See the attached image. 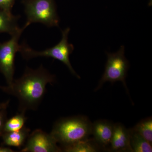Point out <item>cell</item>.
Returning <instances> with one entry per match:
<instances>
[{"label":"cell","instance_id":"cell-1","mask_svg":"<svg viewBox=\"0 0 152 152\" xmlns=\"http://www.w3.org/2000/svg\"><path fill=\"white\" fill-rule=\"evenodd\" d=\"M55 80V76L42 66L36 69L27 67L20 78L7 87L0 86V89L17 97L19 112L26 113L37 108L45 94L47 85L54 83Z\"/></svg>","mask_w":152,"mask_h":152},{"label":"cell","instance_id":"cell-2","mask_svg":"<svg viewBox=\"0 0 152 152\" xmlns=\"http://www.w3.org/2000/svg\"><path fill=\"white\" fill-rule=\"evenodd\" d=\"M91 128V123L86 117H69L57 121L50 134L57 143L65 146L88 140Z\"/></svg>","mask_w":152,"mask_h":152},{"label":"cell","instance_id":"cell-3","mask_svg":"<svg viewBox=\"0 0 152 152\" xmlns=\"http://www.w3.org/2000/svg\"><path fill=\"white\" fill-rule=\"evenodd\" d=\"M70 29L67 28L62 31V39L56 46L43 51H38L31 48L25 42L20 45L19 52L25 59L29 60L39 57H48L60 61L65 64L73 75L78 78L80 77L77 74L71 65L69 56L73 51V45L68 42V35Z\"/></svg>","mask_w":152,"mask_h":152},{"label":"cell","instance_id":"cell-4","mask_svg":"<svg viewBox=\"0 0 152 152\" xmlns=\"http://www.w3.org/2000/svg\"><path fill=\"white\" fill-rule=\"evenodd\" d=\"M25 6L26 27L34 23H41L48 27L59 26V20L53 0H27Z\"/></svg>","mask_w":152,"mask_h":152},{"label":"cell","instance_id":"cell-5","mask_svg":"<svg viewBox=\"0 0 152 152\" xmlns=\"http://www.w3.org/2000/svg\"><path fill=\"white\" fill-rule=\"evenodd\" d=\"M125 48L122 46L118 52L113 53H107V60L103 75L100 81L96 91L106 82H122L126 89V78L129 68V62L124 56Z\"/></svg>","mask_w":152,"mask_h":152},{"label":"cell","instance_id":"cell-6","mask_svg":"<svg viewBox=\"0 0 152 152\" xmlns=\"http://www.w3.org/2000/svg\"><path fill=\"white\" fill-rule=\"evenodd\" d=\"M26 28L24 26L11 36L8 41L0 43V72L4 76L8 86L12 84L14 80L15 57L20 50V37Z\"/></svg>","mask_w":152,"mask_h":152},{"label":"cell","instance_id":"cell-7","mask_svg":"<svg viewBox=\"0 0 152 152\" xmlns=\"http://www.w3.org/2000/svg\"><path fill=\"white\" fill-rule=\"evenodd\" d=\"M53 137L42 130L36 129L30 134L22 152H59L61 149Z\"/></svg>","mask_w":152,"mask_h":152},{"label":"cell","instance_id":"cell-8","mask_svg":"<svg viewBox=\"0 0 152 152\" xmlns=\"http://www.w3.org/2000/svg\"><path fill=\"white\" fill-rule=\"evenodd\" d=\"M110 145L113 151L133 152L130 145L129 130L121 124H114Z\"/></svg>","mask_w":152,"mask_h":152},{"label":"cell","instance_id":"cell-9","mask_svg":"<svg viewBox=\"0 0 152 152\" xmlns=\"http://www.w3.org/2000/svg\"><path fill=\"white\" fill-rule=\"evenodd\" d=\"M113 129L114 125L108 121L100 120L92 124L91 134L95 141L104 148L110 145Z\"/></svg>","mask_w":152,"mask_h":152},{"label":"cell","instance_id":"cell-10","mask_svg":"<svg viewBox=\"0 0 152 152\" xmlns=\"http://www.w3.org/2000/svg\"><path fill=\"white\" fill-rule=\"evenodd\" d=\"M30 129L24 126L19 131L3 133V145L21 148L24 145L30 134Z\"/></svg>","mask_w":152,"mask_h":152},{"label":"cell","instance_id":"cell-11","mask_svg":"<svg viewBox=\"0 0 152 152\" xmlns=\"http://www.w3.org/2000/svg\"><path fill=\"white\" fill-rule=\"evenodd\" d=\"M19 18L18 16L0 9V34L8 33L12 36L18 31L20 29L18 26Z\"/></svg>","mask_w":152,"mask_h":152},{"label":"cell","instance_id":"cell-12","mask_svg":"<svg viewBox=\"0 0 152 152\" xmlns=\"http://www.w3.org/2000/svg\"><path fill=\"white\" fill-rule=\"evenodd\" d=\"M130 145L133 152H152V145L133 128L129 130Z\"/></svg>","mask_w":152,"mask_h":152},{"label":"cell","instance_id":"cell-13","mask_svg":"<svg viewBox=\"0 0 152 152\" xmlns=\"http://www.w3.org/2000/svg\"><path fill=\"white\" fill-rule=\"evenodd\" d=\"M61 147L60 148L62 151L67 152H95L98 151L97 146L88 139Z\"/></svg>","mask_w":152,"mask_h":152},{"label":"cell","instance_id":"cell-14","mask_svg":"<svg viewBox=\"0 0 152 152\" xmlns=\"http://www.w3.org/2000/svg\"><path fill=\"white\" fill-rule=\"evenodd\" d=\"M25 114L24 112H19L11 118L7 120L4 127V132L19 131L23 127L27 120Z\"/></svg>","mask_w":152,"mask_h":152},{"label":"cell","instance_id":"cell-15","mask_svg":"<svg viewBox=\"0 0 152 152\" xmlns=\"http://www.w3.org/2000/svg\"><path fill=\"white\" fill-rule=\"evenodd\" d=\"M150 144H152V120L148 118L140 122L134 128Z\"/></svg>","mask_w":152,"mask_h":152},{"label":"cell","instance_id":"cell-16","mask_svg":"<svg viewBox=\"0 0 152 152\" xmlns=\"http://www.w3.org/2000/svg\"><path fill=\"white\" fill-rule=\"evenodd\" d=\"M15 0H0V9L11 12Z\"/></svg>","mask_w":152,"mask_h":152},{"label":"cell","instance_id":"cell-17","mask_svg":"<svg viewBox=\"0 0 152 152\" xmlns=\"http://www.w3.org/2000/svg\"><path fill=\"white\" fill-rule=\"evenodd\" d=\"M7 121L6 109L0 110V137H1L4 132V125Z\"/></svg>","mask_w":152,"mask_h":152},{"label":"cell","instance_id":"cell-18","mask_svg":"<svg viewBox=\"0 0 152 152\" xmlns=\"http://www.w3.org/2000/svg\"><path fill=\"white\" fill-rule=\"evenodd\" d=\"M12 150L7 147L0 146V152H13Z\"/></svg>","mask_w":152,"mask_h":152},{"label":"cell","instance_id":"cell-19","mask_svg":"<svg viewBox=\"0 0 152 152\" xmlns=\"http://www.w3.org/2000/svg\"><path fill=\"white\" fill-rule=\"evenodd\" d=\"M10 101H7L6 102L2 103L0 104V110L1 109H7L9 104Z\"/></svg>","mask_w":152,"mask_h":152}]
</instances>
